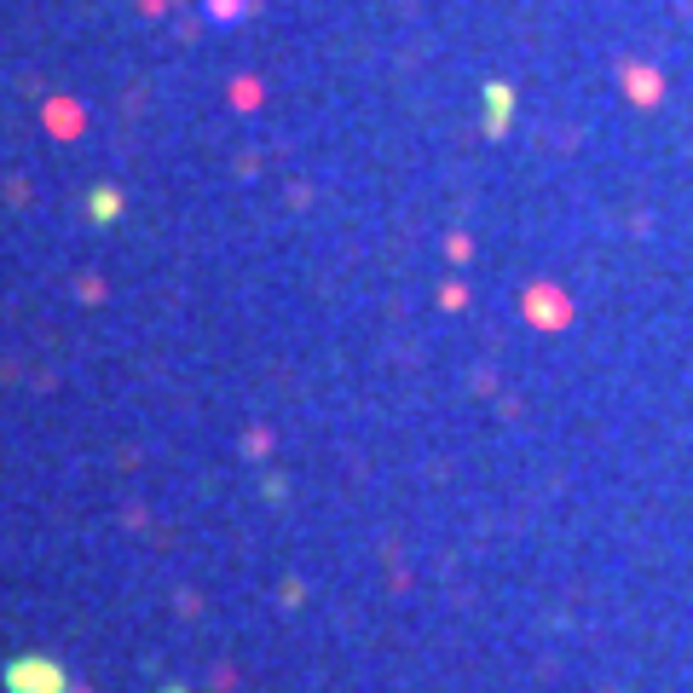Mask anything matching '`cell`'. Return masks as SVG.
<instances>
[{"label":"cell","instance_id":"2","mask_svg":"<svg viewBox=\"0 0 693 693\" xmlns=\"http://www.w3.org/2000/svg\"><path fill=\"white\" fill-rule=\"evenodd\" d=\"M87 214H93V226H110V220L122 214V197H116V186H93V197H87Z\"/></svg>","mask_w":693,"mask_h":693},{"label":"cell","instance_id":"1","mask_svg":"<svg viewBox=\"0 0 693 693\" xmlns=\"http://www.w3.org/2000/svg\"><path fill=\"white\" fill-rule=\"evenodd\" d=\"M7 688L12 693H64V670L53 659H18V664H7Z\"/></svg>","mask_w":693,"mask_h":693},{"label":"cell","instance_id":"3","mask_svg":"<svg viewBox=\"0 0 693 693\" xmlns=\"http://www.w3.org/2000/svg\"><path fill=\"white\" fill-rule=\"evenodd\" d=\"M168 693H180V688H168Z\"/></svg>","mask_w":693,"mask_h":693}]
</instances>
